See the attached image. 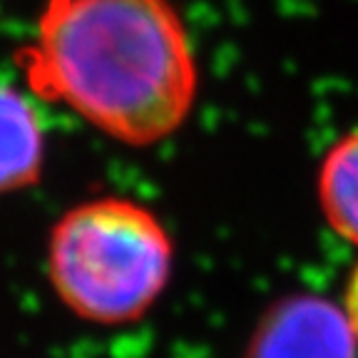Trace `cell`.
<instances>
[{
	"instance_id": "6da1fadb",
	"label": "cell",
	"mask_w": 358,
	"mask_h": 358,
	"mask_svg": "<svg viewBox=\"0 0 358 358\" xmlns=\"http://www.w3.org/2000/svg\"><path fill=\"white\" fill-rule=\"evenodd\" d=\"M15 65L35 100L129 147L172 137L199 92L192 35L172 0H45Z\"/></svg>"
},
{
	"instance_id": "7a4b0ae2",
	"label": "cell",
	"mask_w": 358,
	"mask_h": 358,
	"mask_svg": "<svg viewBox=\"0 0 358 358\" xmlns=\"http://www.w3.org/2000/svg\"><path fill=\"white\" fill-rule=\"evenodd\" d=\"M174 246L152 209L127 196L75 204L48 241V276L57 299L83 321H140L172 276Z\"/></svg>"
},
{
	"instance_id": "3957f363",
	"label": "cell",
	"mask_w": 358,
	"mask_h": 358,
	"mask_svg": "<svg viewBox=\"0 0 358 358\" xmlns=\"http://www.w3.org/2000/svg\"><path fill=\"white\" fill-rule=\"evenodd\" d=\"M244 358H358V336L341 303L291 296L264 313Z\"/></svg>"
},
{
	"instance_id": "277c9868",
	"label": "cell",
	"mask_w": 358,
	"mask_h": 358,
	"mask_svg": "<svg viewBox=\"0 0 358 358\" xmlns=\"http://www.w3.org/2000/svg\"><path fill=\"white\" fill-rule=\"evenodd\" d=\"M45 145V124L33 95L0 83V196L38 185Z\"/></svg>"
},
{
	"instance_id": "5b68a950",
	"label": "cell",
	"mask_w": 358,
	"mask_h": 358,
	"mask_svg": "<svg viewBox=\"0 0 358 358\" xmlns=\"http://www.w3.org/2000/svg\"><path fill=\"white\" fill-rule=\"evenodd\" d=\"M316 194L334 234L358 246V127L326 150L316 174Z\"/></svg>"
},
{
	"instance_id": "8992f818",
	"label": "cell",
	"mask_w": 358,
	"mask_h": 358,
	"mask_svg": "<svg viewBox=\"0 0 358 358\" xmlns=\"http://www.w3.org/2000/svg\"><path fill=\"white\" fill-rule=\"evenodd\" d=\"M343 311H346L348 321H351L353 331L358 336V264L356 268L351 271L348 276V284H346V291H343V301H341Z\"/></svg>"
}]
</instances>
